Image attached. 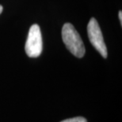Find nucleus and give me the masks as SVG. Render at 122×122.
<instances>
[{"mask_svg":"<svg viewBox=\"0 0 122 122\" xmlns=\"http://www.w3.org/2000/svg\"><path fill=\"white\" fill-rule=\"evenodd\" d=\"M62 39L70 52L77 58L84 56L86 49L81 37L75 27L70 23H66L62 28Z\"/></svg>","mask_w":122,"mask_h":122,"instance_id":"nucleus-1","label":"nucleus"},{"mask_svg":"<svg viewBox=\"0 0 122 122\" xmlns=\"http://www.w3.org/2000/svg\"><path fill=\"white\" fill-rule=\"evenodd\" d=\"M43 43L40 27L37 24L30 27L25 43V52L29 58H37L42 52Z\"/></svg>","mask_w":122,"mask_h":122,"instance_id":"nucleus-2","label":"nucleus"},{"mask_svg":"<svg viewBox=\"0 0 122 122\" xmlns=\"http://www.w3.org/2000/svg\"><path fill=\"white\" fill-rule=\"evenodd\" d=\"M87 33L92 46L99 52L104 58H107V48L104 41L102 31H101L98 21L94 17H92L88 23Z\"/></svg>","mask_w":122,"mask_h":122,"instance_id":"nucleus-3","label":"nucleus"},{"mask_svg":"<svg viewBox=\"0 0 122 122\" xmlns=\"http://www.w3.org/2000/svg\"><path fill=\"white\" fill-rule=\"evenodd\" d=\"M61 122H87V119L82 117H76L69 118L67 120L62 121Z\"/></svg>","mask_w":122,"mask_h":122,"instance_id":"nucleus-4","label":"nucleus"},{"mask_svg":"<svg viewBox=\"0 0 122 122\" xmlns=\"http://www.w3.org/2000/svg\"><path fill=\"white\" fill-rule=\"evenodd\" d=\"M119 19H120V21H121V24H122V12L121 11H119Z\"/></svg>","mask_w":122,"mask_h":122,"instance_id":"nucleus-5","label":"nucleus"},{"mask_svg":"<svg viewBox=\"0 0 122 122\" xmlns=\"http://www.w3.org/2000/svg\"><path fill=\"white\" fill-rule=\"evenodd\" d=\"M2 10H3V8H2V6L0 5V14H2Z\"/></svg>","mask_w":122,"mask_h":122,"instance_id":"nucleus-6","label":"nucleus"}]
</instances>
